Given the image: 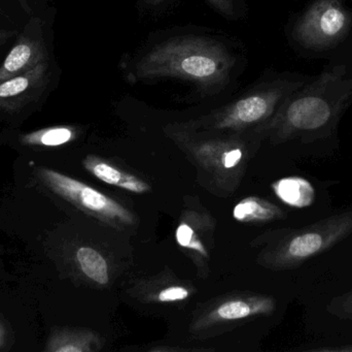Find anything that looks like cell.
Instances as JSON below:
<instances>
[{
    "mask_svg": "<svg viewBox=\"0 0 352 352\" xmlns=\"http://www.w3.org/2000/svg\"><path fill=\"white\" fill-rule=\"evenodd\" d=\"M241 45L207 29L177 28L151 35L122 57L129 84L163 80L186 83L201 97L217 96L234 86L244 68Z\"/></svg>",
    "mask_w": 352,
    "mask_h": 352,
    "instance_id": "6da1fadb",
    "label": "cell"
},
{
    "mask_svg": "<svg viewBox=\"0 0 352 352\" xmlns=\"http://www.w3.org/2000/svg\"><path fill=\"white\" fill-rule=\"evenodd\" d=\"M351 105L352 49L344 48L260 130L277 142L297 140L309 146L338 138L339 124Z\"/></svg>",
    "mask_w": 352,
    "mask_h": 352,
    "instance_id": "7a4b0ae2",
    "label": "cell"
},
{
    "mask_svg": "<svg viewBox=\"0 0 352 352\" xmlns=\"http://www.w3.org/2000/svg\"><path fill=\"white\" fill-rule=\"evenodd\" d=\"M312 78L314 76L300 72L267 70L254 85L203 122L219 130L261 127L276 115L292 94Z\"/></svg>",
    "mask_w": 352,
    "mask_h": 352,
    "instance_id": "3957f363",
    "label": "cell"
},
{
    "mask_svg": "<svg viewBox=\"0 0 352 352\" xmlns=\"http://www.w3.org/2000/svg\"><path fill=\"white\" fill-rule=\"evenodd\" d=\"M289 45L306 58H332L352 39V8L345 0H311L287 27Z\"/></svg>",
    "mask_w": 352,
    "mask_h": 352,
    "instance_id": "277c9868",
    "label": "cell"
},
{
    "mask_svg": "<svg viewBox=\"0 0 352 352\" xmlns=\"http://www.w3.org/2000/svg\"><path fill=\"white\" fill-rule=\"evenodd\" d=\"M352 234V207L336 214L294 229L272 253V262L280 268H294L324 253Z\"/></svg>",
    "mask_w": 352,
    "mask_h": 352,
    "instance_id": "5b68a950",
    "label": "cell"
},
{
    "mask_svg": "<svg viewBox=\"0 0 352 352\" xmlns=\"http://www.w3.org/2000/svg\"><path fill=\"white\" fill-rule=\"evenodd\" d=\"M35 176L50 191L89 214L109 222L134 223L133 215L125 207L74 178L43 167L35 169Z\"/></svg>",
    "mask_w": 352,
    "mask_h": 352,
    "instance_id": "8992f818",
    "label": "cell"
},
{
    "mask_svg": "<svg viewBox=\"0 0 352 352\" xmlns=\"http://www.w3.org/2000/svg\"><path fill=\"white\" fill-rule=\"evenodd\" d=\"M45 61H50V58L43 23L41 19L33 17L18 34L10 53L0 64V83L24 74Z\"/></svg>",
    "mask_w": 352,
    "mask_h": 352,
    "instance_id": "52a82bcc",
    "label": "cell"
},
{
    "mask_svg": "<svg viewBox=\"0 0 352 352\" xmlns=\"http://www.w3.org/2000/svg\"><path fill=\"white\" fill-rule=\"evenodd\" d=\"M50 61L0 83V111L18 113L38 101L52 80Z\"/></svg>",
    "mask_w": 352,
    "mask_h": 352,
    "instance_id": "ba28073f",
    "label": "cell"
},
{
    "mask_svg": "<svg viewBox=\"0 0 352 352\" xmlns=\"http://www.w3.org/2000/svg\"><path fill=\"white\" fill-rule=\"evenodd\" d=\"M275 309V301L268 297H254L246 300H232L215 308L197 326L199 329L221 322L243 320L254 315L271 314Z\"/></svg>",
    "mask_w": 352,
    "mask_h": 352,
    "instance_id": "9c48e42d",
    "label": "cell"
},
{
    "mask_svg": "<svg viewBox=\"0 0 352 352\" xmlns=\"http://www.w3.org/2000/svg\"><path fill=\"white\" fill-rule=\"evenodd\" d=\"M82 165L97 179L109 185L116 186L134 194H146L151 190V186L140 178L131 174L125 173L98 157L89 155L82 161Z\"/></svg>",
    "mask_w": 352,
    "mask_h": 352,
    "instance_id": "30bf717a",
    "label": "cell"
},
{
    "mask_svg": "<svg viewBox=\"0 0 352 352\" xmlns=\"http://www.w3.org/2000/svg\"><path fill=\"white\" fill-rule=\"evenodd\" d=\"M271 187L277 198L292 208H307L316 200L314 186L305 178H283L274 182Z\"/></svg>",
    "mask_w": 352,
    "mask_h": 352,
    "instance_id": "8fae6325",
    "label": "cell"
},
{
    "mask_svg": "<svg viewBox=\"0 0 352 352\" xmlns=\"http://www.w3.org/2000/svg\"><path fill=\"white\" fill-rule=\"evenodd\" d=\"M283 216L285 213L276 205L256 196L244 198L233 210V217L239 222H266Z\"/></svg>",
    "mask_w": 352,
    "mask_h": 352,
    "instance_id": "7c38bea8",
    "label": "cell"
},
{
    "mask_svg": "<svg viewBox=\"0 0 352 352\" xmlns=\"http://www.w3.org/2000/svg\"><path fill=\"white\" fill-rule=\"evenodd\" d=\"M93 337L82 331L55 328L47 338L45 352L92 351Z\"/></svg>",
    "mask_w": 352,
    "mask_h": 352,
    "instance_id": "4fadbf2b",
    "label": "cell"
},
{
    "mask_svg": "<svg viewBox=\"0 0 352 352\" xmlns=\"http://www.w3.org/2000/svg\"><path fill=\"white\" fill-rule=\"evenodd\" d=\"M76 136V128L72 126L58 125L21 134L20 142L25 146L50 148L68 144L72 142Z\"/></svg>",
    "mask_w": 352,
    "mask_h": 352,
    "instance_id": "5bb4252c",
    "label": "cell"
},
{
    "mask_svg": "<svg viewBox=\"0 0 352 352\" xmlns=\"http://www.w3.org/2000/svg\"><path fill=\"white\" fill-rule=\"evenodd\" d=\"M76 260L82 274L99 285L109 283V266L100 252L91 247H80L76 250Z\"/></svg>",
    "mask_w": 352,
    "mask_h": 352,
    "instance_id": "9a60e30c",
    "label": "cell"
},
{
    "mask_svg": "<svg viewBox=\"0 0 352 352\" xmlns=\"http://www.w3.org/2000/svg\"><path fill=\"white\" fill-rule=\"evenodd\" d=\"M215 12L229 21H239L246 16L245 0H205Z\"/></svg>",
    "mask_w": 352,
    "mask_h": 352,
    "instance_id": "2e32d148",
    "label": "cell"
},
{
    "mask_svg": "<svg viewBox=\"0 0 352 352\" xmlns=\"http://www.w3.org/2000/svg\"><path fill=\"white\" fill-rule=\"evenodd\" d=\"M327 310L334 318L352 322V289L333 298Z\"/></svg>",
    "mask_w": 352,
    "mask_h": 352,
    "instance_id": "e0dca14e",
    "label": "cell"
},
{
    "mask_svg": "<svg viewBox=\"0 0 352 352\" xmlns=\"http://www.w3.org/2000/svg\"><path fill=\"white\" fill-rule=\"evenodd\" d=\"M175 238L178 245L182 246V247L195 250V251L202 254L205 258L208 256L204 246L201 243L200 240L196 237L194 231H192V227L188 223L184 222L178 225L177 229L175 231Z\"/></svg>",
    "mask_w": 352,
    "mask_h": 352,
    "instance_id": "ac0fdd59",
    "label": "cell"
},
{
    "mask_svg": "<svg viewBox=\"0 0 352 352\" xmlns=\"http://www.w3.org/2000/svg\"><path fill=\"white\" fill-rule=\"evenodd\" d=\"M190 293L188 289L182 287H170L163 289L157 296V300L161 303H170V302L184 301L188 299Z\"/></svg>",
    "mask_w": 352,
    "mask_h": 352,
    "instance_id": "d6986e66",
    "label": "cell"
},
{
    "mask_svg": "<svg viewBox=\"0 0 352 352\" xmlns=\"http://www.w3.org/2000/svg\"><path fill=\"white\" fill-rule=\"evenodd\" d=\"M173 0H138V10L144 14H157L168 8Z\"/></svg>",
    "mask_w": 352,
    "mask_h": 352,
    "instance_id": "ffe728a7",
    "label": "cell"
},
{
    "mask_svg": "<svg viewBox=\"0 0 352 352\" xmlns=\"http://www.w3.org/2000/svg\"><path fill=\"white\" fill-rule=\"evenodd\" d=\"M243 153L240 148H232L221 155V165L226 169H233L241 161Z\"/></svg>",
    "mask_w": 352,
    "mask_h": 352,
    "instance_id": "44dd1931",
    "label": "cell"
},
{
    "mask_svg": "<svg viewBox=\"0 0 352 352\" xmlns=\"http://www.w3.org/2000/svg\"><path fill=\"white\" fill-rule=\"evenodd\" d=\"M8 336L10 335H8V324L0 316V351H3L8 346Z\"/></svg>",
    "mask_w": 352,
    "mask_h": 352,
    "instance_id": "7402d4cb",
    "label": "cell"
},
{
    "mask_svg": "<svg viewBox=\"0 0 352 352\" xmlns=\"http://www.w3.org/2000/svg\"><path fill=\"white\" fill-rule=\"evenodd\" d=\"M308 351L316 352H352V344L342 345L337 347H318V349H310Z\"/></svg>",
    "mask_w": 352,
    "mask_h": 352,
    "instance_id": "603a6c76",
    "label": "cell"
},
{
    "mask_svg": "<svg viewBox=\"0 0 352 352\" xmlns=\"http://www.w3.org/2000/svg\"><path fill=\"white\" fill-rule=\"evenodd\" d=\"M16 35H18L16 31L0 28V47L6 45L8 41H10V39L16 37Z\"/></svg>",
    "mask_w": 352,
    "mask_h": 352,
    "instance_id": "cb8c5ba5",
    "label": "cell"
},
{
    "mask_svg": "<svg viewBox=\"0 0 352 352\" xmlns=\"http://www.w3.org/2000/svg\"><path fill=\"white\" fill-rule=\"evenodd\" d=\"M19 4H20L21 8H23L25 12L27 14H32V10H31L30 6H29L28 1L27 0H16Z\"/></svg>",
    "mask_w": 352,
    "mask_h": 352,
    "instance_id": "d4e9b609",
    "label": "cell"
},
{
    "mask_svg": "<svg viewBox=\"0 0 352 352\" xmlns=\"http://www.w3.org/2000/svg\"><path fill=\"white\" fill-rule=\"evenodd\" d=\"M0 14H1V10H0Z\"/></svg>",
    "mask_w": 352,
    "mask_h": 352,
    "instance_id": "484cf974",
    "label": "cell"
}]
</instances>
